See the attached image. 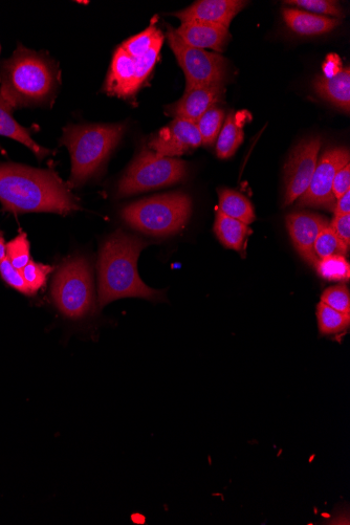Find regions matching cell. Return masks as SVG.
<instances>
[{
    "label": "cell",
    "mask_w": 350,
    "mask_h": 525,
    "mask_svg": "<svg viewBox=\"0 0 350 525\" xmlns=\"http://www.w3.org/2000/svg\"><path fill=\"white\" fill-rule=\"evenodd\" d=\"M0 203L14 213L51 212L68 215L79 204L58 175L50 170L0 164Z\"/></svg>",
    "instance_id": "cell-1"
},
{
    "label": "cell",
    "mask_w": 350,
    "mask_h": 525,
    "mask_svg": "<svg viewBox=\"0 0 350 525\" xmlns=\"http://www.w3.org/2000/svg\"><path fill=\"white\" fill-rule=\"evenodd\" d=\"M143 240L118 230L105 240L98 260L100 309L122 298L163 301L164 293L149 288L138 273Z\"/></svg>",
    "instance_id": "cell-2"
},
{
    "label": "cell",
    "mask_w": 350,
    "mask_h": 525,
    "mask_svg": "<svg viewBox=\"0 0 350 525\" xmlns=\"http://www.w3.org/2000/svg\"><path fill=\"white\" fill-rule=\"evenodd\" d=\"M0 94L12 108L45 101L54 87L49 62L35 52L19 47L0 72Z\"/></svg>",
    "instance_id": "cell-3"
},
{
    "label": "cell",
    "mask_w": 350,
    "mask_h": 525,
    "mask_svg": "<svg viewBox=\"0 0 350 525\" xmlns=\"http://www.w3.org/2000/svg\"><path fill=\"white\" fill-rule=\"evenodd\" d=\"M123 125H81L64 129L62 144L72 158L73 187L83 185L99 172L109 155L120 142Z\"/></svg>",
    "instance_id": "cell-4"
},
{
    "label": "cell",
    "mask_w": 350,
    "mask_h": 525,
    "mask_svg": "<svg viewBox=\"0 0 350 525\" xmlns=\"http://www.w3.org/2000/svg\"><path fill=\"white\" fill-rule=\"evenodd\" d=\"M191 212L189 196L174 192L131 204L122 210V217L131 228L149 235L166 236L180 231Z\"/></svg>",
    "instance_id": "cell-5"
},
{
    "label": "cell",
    "mask_w": 350,
    "mask_h": 525,
    "mask_svg": "<svg viewBox=\"0 0 350 525\" xmlns=\"http://www.w3.org/2000/svg\"><path fill=\"white\" fill-rule=\"evenodd\" d=\"M52 299L65 318L81 320L94 314L96 296L90 262L80 256L64 262L54 278Z\"/></svg>",
    "instance_id": "cell-6"
},
{
    "label": "cell",
    "mask_w": 350,
    "mask_h": 525,
    "mask_svg": "<svg viewBox=\"0 0 350 525\" xmlns=\"http://www.w3.org/2000/svg\"><path fill=\"white\" fill-rule=\"evenodd\" d=\"M187 174L185 162L156 155L144 148L119 183V198L181 182Z\"/></svg>",
    "instance_id": "cell-7"
},
{
    "label": "cell",
    "mask_w": 350,
    "mask_h": 525,
    "mask_svg": "<svg viewBox=\"0 0 350 525\" xmlns=\"http://www.w3.org/2000/svg\"><path fill=\"white\" fill-rule=\"evenodd\" d=\"M167 38L172 52L184 71L185 91L214 83H224L227 74V60L222 55L186 45L170 26H168Z\"/></svg>",
    "instance_id": "cell-8"
},
{
    "label": "cell",
    "mask_w": 350,
    "mask_h": 525,
    "mask_svg": "<svg viewBox=\"0 0 350 525\" xmlns=\"http://www.w3.org/2000/svg\"><path fill=\"white\" fill-rule=\"evenodd\" d=\"M349 160V151L345 148L325 151L318 161L309 189L300 198L299 206L333 209L337 201L332 190L335 175L349 164Z\"/></svg>",
    "instance_id": "cell-9"
},
{
    "label": "cell",
    "mask_w": 350,
    "mask_h": 525,
    "mask_svg": "<svg viewBox=\"0 0 350 525\" xmlns=\"http://www.w3.org/2000/svg\"><path fill=\"white\" fill-rule=\"evenodd\" d=\"M320 138L306 140L299 144L286 166V193L284 206H289L309 189L318 164Z\"/></svg>",
    "instance_id": "cell-10"
},
{
    "label": "cell",
    "mask_w": 350,
    "mask_h": 525,
    "mask_svg": "<svg viewBox=\"0 0 350 525\" xmlns=\"http://www.w3.org/2000/svg\"><path fill=\"white\" fill-rule=\"evenodd\" d=\"M202 145L198 126L184 119H174L148 143V149L165 158L185 155Z\"/></svg>",
    "instance_id": "cell-11"
},
{
    "label": "cell",
    "mask_w": 350,
    "mask_h": 525,
    "mask_svg": "<svg viewBox=\"0 0 350 525\" xmlns=\"http://www.w3.org/2000/svg\"><path fill=\"white\" fill-rule=\"evenodd\" d=\"M225 95L224 83L195 87L185 91L178 102L166 108V114L174 119L198 122L209 109L220 102Z\"/></svg>",
    "instance_id": "cell-12"
},
{
    "label": "cell",
    "mask_w": 350,
    "mask_h": 525,
    "mask_svg": "<svg viewBox=\"0 0 350 525\" xmlns=\"http://www.w3.org/2000/svg\"><path fill=\"white\" fill-rule=\"evenodd\" d=\"M287 226L294 247L308 264L317 265L318 258L314 252V244L319 233L328 226L326 218L309 212L290 214Z\"/></svg>",
    "instance_id": "cell-13"
},
{
    "label": "cell",
    "mask_w": 350,
    "mask_h": 525,
    "mask_svg": "<svg viewBox=\"0 0 350 525\" xmlns=\"http://www.w3.org/2000/svg\"><path fill=\"white\" fill-rule=\"evenodd\" d=\"M246 5L247 2L242 0H201L173 15L178 17L182 24L200 21V23L220 25L229 29L233 18Z\"/></svg>",
    "instance_id": "cell-14"
},
{
    "label": "cell",
    "mask_w": 350,
    "mask_h": 525,
    "mask_svg": "<svg viewBox=\"0 0 350 525\" xmlns=\"http://www.w3.org/2000/svg\"><path fill=\"white\" fill-rule=\"evenodd\" d=\"M139 90L136 60L119 47L113 57L104 91L109 96L126 99L134 97Z\"/></svg>",
    "instance_id": "cell-15"
},
{
    "label": "cell",
    "mask_w": 350,
    "mask_h": 525,
    "mask_svg": "<svg viewBox=\"0 0 350 525\" xmlns=\"http://www.w3.org/2000/svg\"><path fill=\"white\" fill-rule=\"evenodd\" d=\"M175 34L195 49H211L218 53H223L230 40L229 29L214 24L200 23V21H190L174 30Z\"/></svg>",
    "instance_id": "cell-16"
},
{
    "label": "cell",
    "mask_w": 350,
    "mask_h": 525,
    "mask_svg": "<svg viewBox=\"0 0 350 525\" xmlns=\"http://www.w3.org/2000/svg\"><path fill=\"white\" fill-rule=\"evenodd\" d=\"M283 18L293 32L303 36L330 33L341 25V19L320 16L296 9H284Z\"/></svg>",
    "instance_id": "cell-17"
},
{
    "label": "cell",
    "mask_w": 350,
    "mask_h": 525,
    "mask_svg": "<svg viewBox=\"0 0 350 525\" xmlns=\"http://www.w3.org/2000/svg\"><path fill=\"white\" fill-rule=\"evenodd\" d=\"M317 94L323 99L350 111V71L349 68L332 76L318 77L314 82Z\"/></svg>",
    "instance_id": "cell-18"
},
{
    "label": "cell",
    "mask_w": 350,
    "mask_h": 525,
    "mask_svg": "<svg viewBox=\"0 0 350 525\" xmlns=\"http://www.w3.org/2000/svg\"><path fill=\"white\" fill-rule=\"evenodd\" d=\"M214 231L220 242L237 252L245 250L246 240L252 234L248 225L234 220L221 211L216 212Z\"/></svg>",
    "instance_id": "cell-19"
},
{
    "label": "cell",
    "mask_w": 350,
    "mask_h": 525,
    "mask_svg": "<svg viewBox=\"0 0 350 525\" xmlns=\"http://www.w3.org/2000/svg\"><path fill=\"white\" fill-rule=\"evenodd\" d=\"M13 108L0 94V136L13 139L31 149L38 158L47 156L49 152L39 146L30 136L29 131L19 125L12 116Z\"/></svg>",
    "instance_id": "cell-20"
},
{
    "label": "cell",
    "mask_w": 350,
    "mask_h": 525,
    "mask_svg": "<svg viewBox=\"0 0 350 525\" xmlns=\"http://www.w3.org/2000/svg\"><path fill=\"white\" fill-rule=\"evenodd\" d=\"M246 112L230 114L218 135L216 144V155L220 159H229L235 155V152L244 142L245 133L243 117Z\"/></svg>",
    "instance_id": "cell-21"
},
{
    "label": "cell",
    "mask_w": 350,
    "mask_h": 525,
    "mask_svg": "<svg viewBox=\"0 0 350 525\" xmlns=\"http://www.w3.org/2000/svg\"><path fill=\"white\" fill-rule=\"evenodd\" d=\"M218 195H220L218 211L248 226L255 222L253 205L246 196L230 189H220Z\"/></svg>",
    "instance_id": "cell-22"
},
{
    "label": "cell",
    "mask_w": 350,
    "mask_h": 525,
    "mask_svg": "<svg viewBox=\"0 0 350 525\" xmlns=\"http://www.w3.org/2000/svg\"><path fill=\"white\" fill-rule=\"evenodd\" d=\"M318 328L321 336H337L347 332L350 315L342 314L320 302L317 306Z\"/></svg>",
    "instance_id": "cell-23"
},
{
    "label": "cell",
    "mask_w": 350,
    "mask_h": 525,
    "mask_svg": "<svg viewBox=\"0 0 350 525\" xmlns=\"http://www.w3.org/2000/svg\"><path fill=\"white\" fill-rule=\"evenodd\" d=\"M226 114L223 109L213 106L207 111L201 119L196 122L200 131L202 144L211 146L214 144L218 135H220L225 122Z\"/></svg>",
    "instance_id": "cell-24"
},
{
    "label": "cell",
    "mask_w": 350,
    "mask_h": 525,
    "mask_svg": "<svg viewBox=\"0 0 350 525\" xmlns=\"http://www.w3.org/2000/svg\"><path fill=\"white\" fill-rule=\"evenodd\" d=\"M347 248L336 235L330 225L326 226L317 236L314 244V252L318 259L348 254Z\"/></svg>",
    "instance_id": "cell-25"
},
{
    "label": "cell",
    "mask_w": 350,
    "mask_h": 525,
    "mask_svg": "<svg viewBox=\"0 0 350 525\" xmlns=\"http://www.w3.org/2000/svg\"><path fill=\"white\" fill-rule=\"evenodd\" d=\"M162 35L161 30H158L155 25H151L142 33L126 40L121 48L130 57L138 59L144 56Z\"/></svg>",
    "instance_id": "cell-26"
},
{
    "label": "cell",
    "mask_w": 350,
    "mask_h": 525,
    "mask_svg": "<svg viewBox=\"0 0 350 525\" xmlns=\"http://www.w3.org/2000/svg\"><path fill=\"white\" fill-rule=\"evenodd\" d=\"M318 274L330 281H348L350 266L345 256L334 255L319 259L316 265Z\"/></svg>",
    "instance_id": "cell-27"
},
{
    "label": "cell",
    "mask_w": 350,
    "mask_h": 525,
    "mask_svg": "<svg viewBox=\"0 0 350 525\" xmlns=\"http://www.w3.org/2000/svg\"><path fill=\"white\" fill-rule=\"evenodd\" d=\"M30 243L26 233H20L7 245V258L12 266L21 271L31 261Z\"/></svg>",
    "instance_id": "cell-28"
},
{
    "label": "cell",
    "mask_w": 350,
    "mask_h": 525,
    "mask_svg": "<svg viewBox=\"0 0 350 525\" xmlns=\"http://www.w3.org/2000/svg\"><path fill=\"white\" fill-rule=\"evenodd\" d=\"M286 5H291L310 11V13L320 15V16H335L343 17L344 13L341 9V6L333 0H289V2H284Z\"/></svg>",
    "instance_id": "cell-29"
},
{
    "label": "cell",
    "mask_w": 350,
    "mask_h": 525,
    "mask_svg": "<svg viewBox=\"0 0 350 525\" xmlns=\"http://www.w3.org/2000/svg\"><path fill=\"white\" fill-rule=\"evenodd\" d=\"M164 43V35L158 38L155 45L142 57L135 59L137 64V82L141 89V86L147 80L151 74L153 68L157 64L160 52Z\"/></svg>",
    "instance_id": "cell-30"
},
{
    "label": "cell",
    "mask_w": 350,
    "mask_h": 525,
    "mask_svg": "<svg viewBox=\"0 0 350 525\" xmlns=\"http://www.w3.org/2000/svg\"><path fill=\"white\" fill-rule=\"evenodd\" d=\"M52 271V267L37 264V262L33 260L21 270V274H23L32 295L36 294L40 289L46 286L48 276Z\"/></svg>",
    "instance_id": "cell-31"
},
{
    "label": "cell",
    "mask_w": 350,
    "mask_h": 525,
    "mask_svg": "<svg viewBox=\"0 0 350 525\" xmlns=\"http://www.w3.org/2000/svg\"><path fill=\"white\" fill-rule=\"evenodd\" d=\"M321 302L337 312L350 315V294L344 286H337L324 291Z\"/></svg>",
    "instance_id": "cell-32"
},
{
    "label": "cell",
    "mask_w": 350,
    "mask_h": 525,
    "mask_svg": "<svg viewBox=\"0 0 350 525\" xmlns=\"http://www.w3.org/2000/svg\"><path fill=\"white\" fill-rule=\"evenodd\" d=\"M0 275H2L3 279L9 284V286L16 291L25 295H32L23 274L12 266L7 257L3 260L2 264H0Z\"/></svg>",
    "instance_id": "cell-33"
},
{
    "label": "cell",
    "mask_w": 350,
    "mask_h": 525,
    "mask_svg": "<svg viewBox=\"0 0 350 525\" xmlns=\"http://www.w3.org/2000/svg\"><path fill=\"white\" fill-rule=\"evenodd\" d=\"M341 242L347 247H350V214L335 215L332 224L330 225Z\"/></svg>",
    "instance_id": "cell-34"
},
{
    "label": "cell",
    "mask_w": 350,
    "mask_h": 525,
    "mask_svg": "<svg viewBox=\"0 0 350 525\" xmlns=\"http://www.w3.org/2000/svg\"><path fill=\"white\" fill-rule=\"evenodd\" d=\"M332 190L336 200L350 190V164L345 165L336 173Z\"/></svg>",
    "instance_id": "cell-35"
},
{
    "label": "cell",
    "mask_w": 350,
    "mask_h": 525,
    "mask_svg": "<svg viewBox=\"0 0 350 525\" xmlns=\"http://www.w3.org/2000/svg\"><path fill=\"white\" fill-rule=\"evenodd\" d=\"M350 214V190L337 200L335 215Z\"/></svg>",
    "instance_id": "cell-36"
},
{
    "label": "cell",
    "mask_w": 350,
    "mask_h": 525,
    "mask_svg": "<svg viewBox=\"0 0 350 525\" xmlns=\"http://www.w3.org/2000/svg\"><path fill=\"white\" fill-rule=\"evenodd\" d=\"M7 257V245L5 244L4 238L0 237V264Z\"/></svg>",
    "instance_id": "cell-37"
}]
</instances>
